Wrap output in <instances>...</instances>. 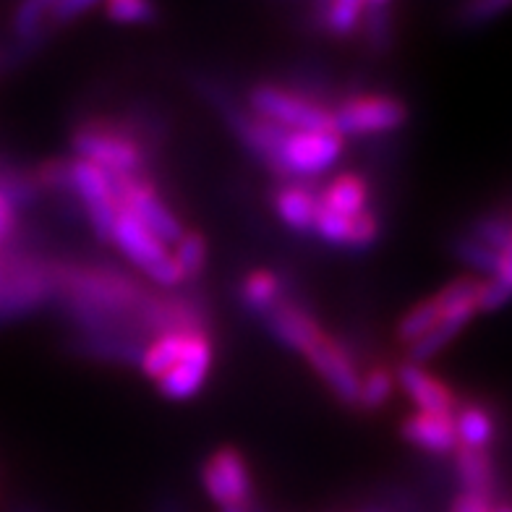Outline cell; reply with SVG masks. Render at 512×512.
I'll list each match as a JSON object with an SVG mask.
<instances>
[{"instance_id":"29","label":"cell","mask_w":512,"mask_h":512,"mask_svg":"<svg viewBox=\"0 0 512 512\" xmlns=\"http://www.w3.org/2000/svg\"><path fill=\"white\" fill-rule=\"evenodd\" d=\"M314 233H317L322 241L327 243H351V230H353V220L348 217H340L330 209L317 207V215H314Z\"/></svg>"},{"instance_id":"2","label":"cell","mask_w":512,"mask_h":512,"mask_svg":"<svg viewBox=\"0 0 512 512\" xmlns=\"http://www.w3.org/2000/svg\"><path fill=\"white\" fill-rule=\"evenodd\" d=\"M110 241L123 251V254L131 259V262L149 275L152 280H157L160 285H178L183 280L181 272L176 267V259L168 251V246L160 241L157 236H152L147 228L142 225V220L136 215H131L128 209L121 207L118 212V220H115L113 238Z\"/></svg>"},{"instance_id":"39","label":"cell","mask_w":512,"mask_h":512,"mask_svg":"<svg viewBox=\"0 0 512 512\" xmlns=\"http://www.w3.org/2000/svg\"><path fill=\"white\" fill-rule=\"evenodd\" d=\"M160 512H178V510H176V507H168V505H165Z\"/></svg>"},{"instance_id":"25","label":"cell","mask_w":512,"mask_h":512,"mask_svg":"<svg viewBox=\"0 0 512 512\" xmlns=\"http://www.w3.org/2000/svg\"><path fill=\"white\" fill-rule=\"evenodd\" d=\"M452 249H455V256H458L460 262L468 264L471 270L484 272V275H492V277L497 275V262H499L497 251L484 246V243L476 241V238L471 236L458 238Z\"/></svg>"},{"instance_id":"24","label":"cell","mask_w":512,"mask_h":512,"mask_svg":"<svg viewBox=\"0 0 512 512\" xmlns=\"http://www.w3.org/2000/svg\"><path fill=\"white\" fill-rule=\"evenodd\" d=\"M277 293H280V280L272 272H251L243 283V298L246 304L256 311H272L277 306Z\"/></svg>"},{"instance_id":"19","label":"cell","mask_w":512,"mask_h":512,"mask_svg":"<svg viewBox=\"0 0 512 512\" xmlns=\"http://www.w3.org/2000/svg\"><path fill=\"white\" fill-rule=\"evenodd\" d=\"M366 3L361 0H337V3H322L317 6L319 24L335 37H348L356 32L364 21Z\"/></svg>"},{"instance_id":"18","label":"cell","mask_w":512,"mask_h":512,"mask_svg":"<svg viewBox=\"0 0 512 512\" xmlns=\"http://www.w3.org/2000/svg\"><path fill=\"white\" fill-rule=\"evenodd\" d=\"M186 337H189V332H165V335L157 337L155 343L149 345L147 351L142 353V358H139L144 374L152 379L165 377V374L178 364V358H181L183 353V345H186Z\"/></svg>"},{"instance_id":"36","label":"cell","mask_w":512,"mask_h":512,"mask_svg":"<svg viewBox=\"0 0 512 512\" xmlns=\"http://www.w3.org/2000/svg\"><path fill=\"white\" fill-rule=\"evenodd\" d=\"M14 209V202L0 189V241L11 236V230H14Z\"/></svg>"},{"instance_id":"16","label":"cell","mask_w":512,"mask_h":512,"mask_svg":"<svg viewBox=\"0 0 512 512\" xmlns=\"http://www.w3.org/2000/svg\"><path fill=\"white\" fill-rule=\"evenodd\" d=\"M455 432H458V447L463 450H486L497 434V424L484 405L468 403L455 413Z\"/></svg>"},{"instance_id":"7","label":"cell","mask_w":512,"mask_h":512,"mask_svg":"<svg viewBox=\"0 0 512 512\" xmlns=\"http://www.w3.org/2000/svg\"><path fill=\"white\" fill-rule=\"evenodd\" d=\"M202 484L209 499L220 507L246 505L251 497L249 468L236 450H217L202 468Z\"/></svg>"},{"instance_id":"33","label":"cell","mask_w":512,"mask_h":512,"mask_svg":"<svg viewBox=\"0 0 512 512\" xmlns=\"http://www.w3.org/2000/svg\"><path fill=\"white\" fill-rule=\"evenodd\" d=\"M377 233H379L377 220H374V215H371L369 209H366L364 215L353 217L351 246H356V249H364V246H369V243L377 238Z\"/></svg>"},{"instance_id":"41","label":"cell","mask_w":512,"mask_h":512,"mask_svg":"<svg viewBox=\"0 0 512 512\" xmlns=\"http://www.w3.org/2000/svg\"><path fill=\"white\" fill-rule=\"evenodd\" d=\"M371 512H379V510H371Z\"/></svg>"},{"instance_id":"10","label":"cell","mask_w":512,"mask_h":512,"mask_svg":"<svg viewBox=\"0 0 512 512\" xmlns=\"http://www.w3.org/2000/svg\"><path fill=\"white\" fill-rule=\"evenodd\" d=\"M400 387L416 403L418 413H437V416H455V392L442 379L416 364H403L398 369Z\"/></svg>"},{"instance_id":"12","label":"cell","mask_w":512,"mask_h":512,"mask_svg":"<svg viewBox=\"0 0 512 512\" xmlns=\"http://www.w3.org/2000/svg\"><path fill=\"white\" fill-rule=\"evenodd\" d=\"M455 476H458L463 492L471 497H481L486 502L494 499L497 489V473H494V460L486 450H455Z\"/></svg>"},{"instance_id":"28","label":"cell","mask_w":512,"mask_h":512,"mask_svg":"<svg viewBox=\"0 0 512 512\" xmlns=\"http://www.w3.org/2000/svg\"><path fill=\"white\" fill-rule=\"evenodd\" d=\"M392 387H395V379L387 369H374L366 374V379H361V390H358V403L364 408L377 411L382 408L392 395Z\"/></svg>"},{"instance_id":"32","label":"cell","mask_w":512,"mask_h":512,"mask_svg":"<svg viewBox=\"0 0 512 512\" xmlns=\"http://www.w3.org/2000/svg\"><path fill=\"white\" fill-rule=\"evenodd\" d=\"M108 16L118 24H147L157 16V11L144 0H115L108 6Z\"/></svg>"},{"instance_id":"34","label":"cell","mask_w":512,"mask_h":512,"mask_svg":"<svg viewBox=\"0 0 512 512\" xmlns=\"http://www.w3.org/2000/svg\"><path fill=\"white\" fill-rule=\"evenodd\" d=\"M92 8H95L92 0H63V3H50V19L71 21L76 19V16L92 11Z\"/></svg>"},{"instance_id":"37","label":"cell","mask_w":512,"mask_h":512,"mask_svg":"<svg viewBox=\"0 0 512 512\" xmlns=\"http://www.w3.org/2000/svg\"><path fill=\"white\" fill-rule=\"evenodd\" d=\"M223 512H251L246 505H230V507H223Z\"/></svg>"},{"instance_id":"4","label":"cell","mask_w":512,"mask_h":512,"mask_svg":"<svg viewBox=\"0 0 512 512\" xmlns=\"http://www.w3.org/2000/svg\"><path fill=\"white\" fill-rule=\"evenodd\" d=\"M74 149L79 160L102 168L108 176H139L142 147L113 126H84L76 131Z\"/></svg>"},{"instance_id":"8","label":"cell","mask_w":512,"mask_h":512,"mask_svg":"<svg viewBox=\"0 0 512 512\" xmlns=\"http://www.w3.org/2000/svg\"><path fill=\"white\" fill-rule=\"evenodd\" d=\"M209 364H212V345H209V340L199 330L189 332L178 364L165 377L157 379L160 392L170 400L194 398L196 392L202 390L204 379H207Z\"/></svg>"},{"instance_id":"1","label":"cell","mask_w":512,"mask_h":512,"mask_svg":"<svg viewBox=\"0 0 512 512\" xmlns=\"http://www.w3.org/2000/svg\"><path fill=\"white\" fill-rule=\"evenodd\" d=\"M343 155V136L335 131H285L270 168L288 178H314Z\"/></svg>"},{"instance_id":"21","label":"cell","mask_w":512,"mask_h":512,"mask_svg":"<svg viewBox=\"0 0 512 512\" xmlns=\"http://www.w3.org/2000/svg\"><path fill=\"white\" fill-rule=\"evenodd\" d=\"M439 322H442V311H439L437 301L429 298V301H421V304L413 306V309L400 319L398 337L403 340V343L413 345L416 340L429 335Z\"/></svg>"},{"instance_id":"6","label":"cell","mask_w":512,"mask_h":512,"mask_svg":"<svg viewBox=\"0 0 512 512\" xmlns=\"http://www.w3.org/2000/svg\"><path fill=\"white\" fill-rule=\"evenodd\" d=\"M405 118H408V110L403 102L382 95L353 97L332 113L335 134L340 136H369L395 131L403 126Z\"/></svg>"},{"instance_id":"11","label":"cell","mask_w":512,"mask_h":512,"mask_svg":"<svg viewBox=\"0 0 512 512\" xmlns=\"http://www.w3.org/2000/svg\"><path fill=\"white\" fill-rule=\"evenodd\" d=\"M403 437L411 445L421 447L432 455H450L458 450V432L455 416H437V413H413L405 418Z\"/></svg>"},{"instance_id":"13","label":"cell","mask_w":512,"mask_h":512,"mask_svg":"<svg viewBox=\"0 0 512 512\" xmlns=\"http://www.w3.org/2000/svg\"><path fill=\"white\" fill-rule=\"evenodd\" d=\"M267 324H270L272 335H277L285 345H290L293 351L301 353L309 351L311 345L317 343L319 337L324 335V332L319 330V324L314 322L309 314H304L301 309L288 304H277L275 309L270 311Z\"/></svg>"},{"instance_id":"3","label":"cell","mask_w":512,"mask_h":512,"mask_svg":"<svg viewBox=\"0 0 512 512\" xmlns=\"http://www.w3.org/2000/svg\"><path fill=\"white\" fill-rule=\"evenodd\" d=\"M256 118L283 126L288 131H335L332 110L280 87L262 84L249 97Z\"/></svg>"},{"instance_id":"5","label":"cell","mask_w":512,"mask_h":512,"mask_svg":"<svg viewBox=\"0 0 512 512\" xmlns=\"http://www.w3.org/2000/svg\"><path fill=\"white\" fill-rule=\"evenodd\" d=\"M66 189L79 194L81 204L87 209V217L97 236L102 241L113 238L115 220H118V199H115L113 178L102 168L92 165L87 160H71L68 162V176H66Z\"/></svg>"},{"instance_id":"9","label":"cell","mask_w":512,"mask_h":512,"mask_svg":"<svg viewBox=\"0 0 512 512\" xmlns=\"http://www.w3.org/2000/svg\"><path fill=\"white\" fill-rule=\"evenodd\" d=\"M304 356L309 358L311 366L319 371V377L330 384L337 398L343 400V403H358L361 377H358L356 366H353V361L348 358V353H345L335 340L322 335Z\"/></svg>"},{"instance_id":"26","label":"cell","mask_w":512,"mask_h":512,"mask_svg":"<svg viewBox=\"0 0 512 512\" xmlns=\"http://www.w3.org/2000/svg\"><path fill=\"white\" fill-rule=\"evenodd\" d=\"M512 11V0H479V3H468L458 11L455 21H458L463 29H479L492 24L497 16Z\"/></svg>"},{"instance_id":"22","label":"cell","mask_w":512,"mask_h":512,"mask_svg":"<svg viewBox=\"0 0 512 512\" xmlns=\"http://www.w3.org/2000/svg\"><path fill=\"white\" fill-rule=\"evenodd\" d=\"M481 280H473V277H458V280H452L447 283L445 288L439 290L434 301H437L439 311H442V317L450 314V311H460V309H476L479 311V293H481Z\"/></svg>"},{"instance_id":"35","label":"cell","mask_w":512,"mask_h":512,"mask_svg":"<svg viewBox=\"0 0 512 512\" xmlns=\"http://www.w3.org/2000/svg\"><path fill=\"white\" fill-rule=\"evenodd\" d=\"M492 502H486L481 497H471V494H458L452 502L450 512H492Z\"/></svg>"},{"instance_id":"23","label":"cell","mask_w":512,"mask_h":512,"mask_svg":"<svg viewBox=\"0 0 512 512\" xmlns=\"http://www.w3.org/2000/svg\"><path fill=\"white\" fill-rule=\"evenodd\" d=\"M471 238L499 254L512 238V212H492V215L476 217L471 225Z\"/></svg>"},{"instance_id":"31","label":"cell","mask_w":512,"mask_h":512,"mask_svg":"<svg viewBox=\"0 0 512 512\" xmlns=\"http://www.w3.org/2000/svg\"><path fill=\"white\" fill-rule=\"evenodd\" d=\"M390 14V3H366V32L379 50L387 48V42H390Z\"/></svg>"},{"instance_id":"27","label":"cell","mask_w":512,"mask_h":512,"mask_svg":"<svg viewBox=\"0 0 512 512\" xmlns=\"http://www.w3.org/2000/svg\"><path fill=\"white\" fill-rule=\"evenodd\" d=\"M204 238L199 233H183L181 241L176 243V251H173V259H176V267L181 272V277H196L204 267Z\"/></svg>"},{"instance_id":"30","label":"cell","mask_w":512,"mask_h":512,"mask_svg":"<svg viewBox=\"0 0 512 512\" xmlns=\"http://www.w3.org/2000/svg\"><path fill=\"white\" fill-rule=\"evenodd\" d=\"M50 16V3H24L14 16V29L19 40H32Z\"/></svg>"},{"instance_id":"40","label":"cell","mask_w":512,"mask_h":512,"mask_svg":"<svg viewBox=\"0 0 512 512\" xmlns=\"http://www.w3.org/2000/svg\"><path fill=\"white\" fill-rule=\"evenodd\" d=\"M16 512H37V510H32V507H19Z\"/></svg>"},{"instance_id":"42","label":"cell","mask_w":512,"mask_h":512,"mask_svg":"<svg viewBox=\"0 0 512 512\" xmlns=\"http://www.w3.org/2000/svg\"><path fill=\"white\" fill-rule=\"evenodd\" d=\"M0 277H3V275H0Z\"/></svg>"},{"instance_id":"20","label":"cell","mask_w":512,"mask_h":512,"mask_svg":"<svg viewBox=\"0 0 512 512\" xmlns=\"http://www.w3.org/2000/svg\"><path fill=\"white\" fill-rule=\"evenodd\" d=\"M497 256V275L489 283L481 285L479 311H494L512 301V238Z\"/></svg>"},{"instance_id":"38","label":"cell","mask_w":512,"mask_h":512,"mask_svg":"<svg viewBox=\"0 0 512 512\" xmlns=\"http://www.w3.org/2000/svg\"><path fill=\"white\" fill-rule=\"evenodd\" d=\"M492 512H512V505H497Z\"/></svg>"},{"instance_id":"15","label":"cell","mask_w":512,"mask_h":512,"mask_svg":"<svg viewBox=\"0 0 512 512\" xmlns=\"http://www.w3.org/2000/svg\"><path fill=\"white\" fill-rule=\"evenodd\" d=\"M319 207V194L309 191L301 183H288L275 194V209L280 220L293 230L314 228V215Z\"/></svg>"},{"instance_id":"17","label":"cell","mask_w":512,"mask_h":512,"mask_svg":"<svg viewBox=\"0 0 512 512\" xmlns=\"http://www.w3.org/2000/svg\"><path fill=\"white\" fill-rule=\"evenodd\" d=\"M473 314H476V309H460V311H452V314H445V317H442V322H439L437 327L429 332V335L421 337V340H416V343L408 348V358H411V364L421 366L424 361H429L432 356H437L439 351H445L447 345L455 340V335L463 330L465 324L471 322Z\"/></svg>"},{"instance_id":"14","label":"cell","mask_w":512,"mask_h":512,"mask_svg":"<svg viewBox=\"0 0 512 512\" xmlns=\"http://www.w3.org/2000/svg\"><path fill=\"white\" fill-rule=\"evenodd\" d=\"M366 202H369V189H366V183L361 181L353 173H343V176H337L330 186H324L322 194H319V207L330 209L335 215L340 217H353L364 215L366 212Z\"/></svg>"}]
</instances>
